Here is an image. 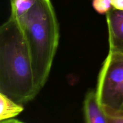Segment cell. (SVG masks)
Listing matches in <instances>:
<instances>
[{
    "mask_svg": "<svg viewBox=\"0 0 123 123\" xmlns=\"http://www.w3.org/2000/svg\"><path fill=\"white\" fill-rule=\"evenodd\" d=\"M0 93L21 105L38 93L27 42L11 15L0 27Z\"/></svg>",
    "mask_w": 123,
    "mask_h": 123,
    "instance_id": "1",
    "label": "cell"
},
{
    "mask_svg": "<svg viewBox=\"0 0 123 123\" xmlns=\"http://www.w3.org/2000/svg\"><path fill=\"white\" fill-rule=\"evenodd\" d=\"M16 19L30 49L38 92L48 80L60 39L58 23L51 0H37L27 13Z\"/></svg>",
    "mask_w": 123,
    "mask_h": 123,
    "instance_id": "2",
    "label": "cell"
},
{
    "mask_svg": "<svg viewBox=\"0 0 123 123\" xmlns=\"http://www.w3.org/2000/svg\"><path fill=\"white\" fill-rule=\"evenodd\" d=\"M96 92L106 115L123 113V55L109 52L98 74Z\"/></svg>",
    "mask_w": 123,
    "mask_h": 123,
    "instance_id": "3",
    "label": "cell"
},
{
    "mask_svg": "<svg viewBox=\"0 0 123 123\" xmlns=\"http://www.w3.org/2000/svg\"><path fill=\"white\" fill-rule=\"evenodd\" d=\"M106 16L109 32V52L123 55V11L112 8Z\"/></svg>",
    "mask_w": 123,
    "mask_h": 123,
    "instance_id": "4",
    "label": "cell"
},
{
    "mask_svg": "<svg viewBox=\"0 0 123 123\" xmlns=\"http://www.w3.org/2000/svg\"><path fill=\"white\" fill-rule=\"evenodd\" d=\"M84 112L86 123H108L106 114L97 100L96 91L91 90L86 94Z\"/></svg>",
    "mask_w": 123,
    "mask_h": 123,
    "instance_id": "5",
    "label": "cell"
},
{
    "mask_svg": "<svg viewBox=\"0 0 123 123\" xmlns=\"http://www.w3.org/2000/svg\"><path fill=\"white\" fill-rule=\"evenodd\" d=\"M0 121L13 119L24 109L21 104L16 103L2 93H0Z\"/></svg>",
    "mask_w": 123,
    "mask_h": 123,
    "instance_id": "6",
    "label": "cell"
},
{
    "mask_svg": "<svg viewBox=\"0 0 123 123\" xmlns=\"http://www.w3.org/2000/svg\"><path fill=\"white\" fill-rule=\"evenodd\" d=\"M37 0H10L11 16L19 19L27 13Z\"/></svg>",
    "mask_w": 123,
    "mask_h": 123,
    "instance_id": "7",
    "label": "cell"
},
{
    "mask_svg": "<svg viewBox=\"0 0 123 123\" xmlns=\"http://www.w3.org/2000/svg\"><path fill=\"white\" fill-rule=\"evenodd\" d=\"M92 5L95 11L101 14H106L113 8L111 0H92Z\"/></svg>",
    "mask_w": 123,
    "mask_h": 123,
    "instance_id": "8",
    "label": "cell"
},
{
    "mask_svg": "<svg viewBox=\"0 0 123 123\" xmlns=\"http://www.w3.org/2000/svg\"><path fill=\"white\" fill-rule=\"evenodd\" d=\"M106 115L108 123H123V113Z\"/></svg>",
    "mask_w": 123,
    "mask_h": 123,
    "instance_id": "9",
    "label": "cell"
},
{
    "mask_svg": "<svg viewBox=\"0 0 123 123\" xmlns=\"http://www.w3.org/2000/svg\"><path fill=\"white\" fill-rule=\"evenodd\" d=\"M112 8L123 11V0H111Z\"/></svg>",
    "mask_w": 123,
    "mask_h": 123,
    "instance_id": "10",
    "label": "cell"
},
{
    "mask_svg": "<svg viewBox=\"0 0 123 123\" xmlns=\"http://www.w3.org/2000/svg\"><path fill=\"white\" fill-rule=\"evenodd\" d=\"M0 123H24L22 121H19L16 119H10V120H4V121H0Z\"/></svg>",
    "mask_w": 123,
    "mask_h": 123,
    "instance_id": "11",
    "label": "cell"
}]
</instances>
